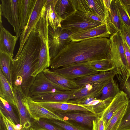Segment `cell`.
Instances as JSON below:
<instances>
[{"instance_id":"6da1fadb","label":"cell","mask_w":130,"mask_h":130,"mask_svg":"<svg viewBox=\"0 0 130 130\" xmlns=\"http://www.w3.org/2000/svg\"><path fill=\"white\" fill-rule=\"evenodd\" d=\"M111 59L109 39L94 38L71 41L51 60V70L93 60Z\"/></svg>"},{"instance_id":"7a4b0ae2","label":"cell","mask_w":130,"mask_h":130,"mask_svg":"<svg viewBox=\"0 0 130 130\" xmlns=\"http://www.w3.org/2000/svg\"><path fill=\"white\" fill-rule=\"evenodd\" d=\"M41 41L35 28L31 31L20 52L13 58L12 87H20L27 98L35 78L31 75L38 63Z\"/></svg>"},{"instance_id":"3957f363","label":"cell","mask_w":130,"mask_h":130,"mask_svg":"<svg viewBox=\"0 0 130 130\" xmlns=\"http://www.w3.org/2000/svg\"><path fill=\"white\" fill-rule=\"evenodd\" d=\"M110 46L111 59L118 78L124 79L130 76L125 57L124 40L120 31L111 35L109 38Z\"/></svg>"},{"instance_id":"277c9868","label":"cell","mask_w":130,"mask_h":130,"mask_svg":"<svg viewBox=\"0 0 130 130\" xmlns=\"http://www.w3.org/2000/svg\"><path fill=\"white\" fill-rule=\"evenodd\" d=\"M71 31L61 27L54 30L50 26L48 28V43L51 59L55 57L72 41Z\"/></svg>"},{"instance_id":"5b68a950","label":"cell","mask_w":130,"mask_h":130,"mask_svg":"<svg viewBox=\"0 0 130 130\" xmlns=\"http://www.w3.org/2000/svg\"><path fill=\"white\" fill-rule=\"evenodd\" d=\"M102 23L88 17L86 13L76 10L72 14L62 20L60 25L62 28L69 30L73 34L95 27Z\"/></svg>"},{"instance_id":"8992f818","label":"cell","mask_w":130,"mask_h":130,"mask_svg":"<svg viewBox=\"0 0 130 130\" xmlns=\"http://www.w3.org/2000/svg\"><path fill=\"white\" fill-rule=\"evenodd\" d=\"M63 121L92 130L93 121L97 115L91 111H73L55 113Z\"/></svg>"},{"instance_id":"52a82bcc","label":"cell","mask_w":130,"mask_h":130,"mask_svg":"<svg viewBox=\"0 0 130 130\" xmlns=\"http://www.w3.org/2000/svg\"><path fill=\"white\" fill-rule=\"evenodd\" d=\"M0 11L13 26L14 31L18 37L22 32L19 24L18 9V0H1Z\"/></svg>"},{"instance_id":"ba28073f","label":"cell","mask_w":130,"mask_h":130,"mask_svg":"<svg viewBox=\"0 0 130 130\" xmlns=\"http://www.w3.org/2000/svg\"><path fill=\"white\" fill-rule=\"evenodd\" d=\"M66 90H68L53 82L42 72L36 76L30 89L29 97L49 92Z\"/></svg>"},{"instance_id":"9c48e42d","label":"cell","mask_w":130,"mask_h":130,"mask_svg":"<svg viewBox=\"0 0 130 130\" xmlns=\"http://www.w3.org/2000/svg\"><path fill=\"white\" fill-rule=\"evenodd\" d=\"M51 70L68 79L73 80L100 72L82 63Z\"/></svg>"},{"instance_id":"30bf717a","label":"cell","mask_w":130,"mask_h":130,"mask_svg":"<svg viewBox=\"0 0 130 130\" xmlns=\"http://www.w3.org/2000/svg\"><path fill=\"white\" fill-rule=\"evenodd\" d=\"M23 103L30 117L34 120L44 119L63 121L56 114L41 106L33 101L30 97H25Z\"/></svg>"},{"instance_id":"8fae6325","label":"cell","mask_w":130,"mask_h":130,"mask_svg":"<svg viewBox=\"0 0 130 130\" xmlns=\"http://www.w3.org/2000/svg\"><path fill=\"white\" fill-rule=\"evenodd\" d=\"M46 0H36L33 11L25 28L22 31L19 37L20 46L17 53H20L27 40L30 34L35 27L41 17L42 8Z\"/></svg>"},{"instance_id":"7c38bea8","label":"cell","mask_w":130,"mask_h":130,"mask_svg":"<svg viewBox=\"0 0 130 130\" xmlns=\"http://www.w3.org/2000/svg\"><path fill=\"white\" fill-rule=\"evenodd\" d=\"M76 10L93 13L106 18L108 11L103 0H72Z\"/></svg>"},{"instance_id":"4fadbf2b","label":"cell","mask_w":130,"mask_h":130,"mask_svg":"<svg viewBox=\"0 0 130 130\" xmlns=\"http://www.w3.org/2000/svg\"><path fill=\"white\" fill-rule=\"evenodd\" d=\"M111 35L105 22L95 27L73 33L70 38L72 41H79L94 38H109Z\"/></svg>"},{"instance_id":"5bb4252c","label":"cell","mask_w":130,"mask_h":130,"mask_svg":"<svg viewBox=\"0 0 130 130\" xmlns=\"http://www.w3.org/2000/svg\"><path fill=\"white\" fill-rule=\"evenodd\" d=\"M111 80L82 86L75 90L70 100L87 98L99 99L103 88Z\"/></svg>"},{"instance_id":"9a60e30c","label":"cell","mask_w":130,"mask_h":130,"mask_svg":"<svg viewBox=\"0 0 130 130\" xmlns=\"http://www.w3.org/2000/svg\"><path fill=\"white\" fill-rule=\"evenodd\" d=\"M15 105V107L18 112L20 123L25 129H28L31 126V123L28 118V112L24 105L23 100L26 97L20 87H12Z\"/></svg>"},{"instance_id":"2e32d148","label":"cell","mask_w":130,"mask_h":130,"mask_svg":"<svg viewBox=\"0 0 130 130\" xmlns=\"http://www.w3.org/2000/svg\"><path fill=\"white\" fill-rule=\"evenodd\" d=\"M57 0H46L42 8L41 17L44 19L48 26L54 30L61 27L62 20L56 13L55 6Z\"/></svg>"},{"instance_id":"e0dca14e","label":"cell","mask_w":130,"mask_h":130,"mask_svg":"<svg viewBox=\"0 0 130 130\" xmlns=\"http://www.w3.org/2000/svg\"><path fill=\"white\" fill-rule=\"evenodd\" d=\"M75 90L51 92L30 97L37 102H67L71 100Z\"/></svg>"},{"instance_id":"ac0fdd59","label":"cell","mask_w":130,"mask_h":130,"mask_svg":"<svg viewBox=\"0 0 130 130\" xmlns=\"http://www.w3.org/2000/svg\"><path fill=\"white\" fill-rule=\"evenodd\" d=\"M105 22L109 32L111 35L117 31L121 32L123 27L122 22L119 16L115 0H112L110 9L105 19Z\"/></svg>"},{"instance_id":"d6986e66","label":"cell","mask_w":130,"mask_h":130,"mask_svg":"<svg viewBox=\"0 0 130 130\" xmlns=\"http://www.w3.org/2000/svg\"><path fill=\"white\" fill-rule=\"evenodd\" d=\"M129 99L127 94L123 91H121L114 98L102 114L105 127L113 115L123 106L126 104Z\"/></svg>"},{"instance_id":"ffe728a7","label":"cell","mask_w":130,"mask_h":130,"mask_svg":"<svg viewBox=\"0 0 130 130\" xmlns=\"http://www.w3.org/2000/svg\"><path fill=\"white\" fill-rule=\"evenodd\" d=\"M37 102L42 107L54 113L73 111H91L83 106L68 102Z\"/></svg>"},{"instance_id":"44dd1931","label":"cell","mask_w":130,"mask_h":130,"mask_svg":"<svg viewBox=\"0 0 130 130\" xmlns=\"http://www.w3.org/2000/svg\"><path fill=\"white\" fill-rule=\"evenodd\" d=\"M0 51L7 53L12 57L18 37L13 36L0 23Z\"/></svg>"},{"instance_id":"7402d4cb","label":"cell","mask_w":130,"mask_h":130,"mask_svg":"<svg viewBox=\"0 0 130 130\" xmlns=\"http://www.w3.org/2000/svg\"><path fill=\"white\" fill-rule=\"evenodd\" d=\"M36 2V0H18L19 20L21 30L25 29L26 26Z\"/></svg>"},{"instance_id":"603a6c76","label":"cell","mask_w":130,"mask_h":130,"mask_svg":"<svg viewBox=\"0 0 130 130\" xmlns=\"http://www.w3.org/2000/svg\"><path fill=\"white\" fill-rule=\"evenodd\" d=\"M114 70L100 72L98 73L75 79L74 81L78 85L82 86L88 84L103 82L114 78L116 75Z\"/></svg>"},{"instance_id":"cb8c5ba5","label":"cell","mask_w":130,"mask_h":130,"mask_svg":"<svg viewBox=\"0 0 130 130\" xmlns=\"http://www.w3.org/2000/svg\"><path fill=\"white\" fill-rule=\"evenodd\" d=\"M43 72L52 81L67 90L76 89L81 87L77 84L74 80L68 79L48 68L45 69Z\"/></svg>"},{"instance_id":"d4e9b609","label":"cell","mask_w":130,"mask_h":130,"mask_svg":"<svg viewBox=\"0 0 130 130\" xmlns=\"http://www.w3.org/2000/svg\"><path fill=\"white\" fill-rule=\"evenodd\" d=\"M0 96L15 107V103L12 87L0 70Z\"/></svg>"},{"instance_id":"484cf974","label":"cell","mask_w":130,"mask_h":130,"mask_svg":"<svg viewBox=\"0 0 130 130\" xmlns=\"http://www.w3.org/2000/svg\"><path fill=\"white\" fill-rule=\"evenodd\" d=\"M13 58L7 53L0 51V70L12 86V72Z\"/></svg>"},{"instance_id":"4316f807","label":"cell","mask_w":130,"mask_h":130,"mask_svg":"<svg viewBox=\"0 0 130 130\" xmlns=\"http://www.w3.org/2000/svg\"><path fill=\"white\" fill-rule=\"evenodd\" d=\"M55 9L57 13L62 20L76 10L72 0H57Z\"/></svg>"},{"instance_id":"83f0119b","label":"cell","mask_w":130,"mask_h":130,"mask_svg":"<svg viewBox=\"0 0 130 130\" xmlns=\"http://www.w3.org/2000/svg\"><path fill=\"white\" fill-rule=\"evenodd\" d=\"M81 63L99 72L112 71L114 69L112 62L110 59L93 60Z\"/></svg>"},{"instance_id":"f1b7e54d","label":"cell","mask_w":130,"mask_h":130,"mask_svg":"<svg viewBox=\"0 0 130 130\" xmlns=\"http://www.w3.org/2000/svg\"><path fill=\"white\" fill-rule=\"evenodd\" d=\"M120 91L118 85L112 79L103 88L99 99L102 100L109 98L113 99Z\"/></svg>"},{"instance_id":"f546056e","label":"cell","mask_w":130,"mask_h":130,"mask_svg":"<svg viewBox=\"0 0 130 130\" xmlns=\"http://www.w3.org/2000/svg\"><path fill=\"white\" fill-rule=\"evenodd\" d=\"M127 103L117 111L112 116L105 130H118L127 108Z\"/></svg>"},{"instance_id":"4dcf8cb0","label":"cell","mask_w":130,"mask_h":130,"mask_svg":"<svg viewBox=\"0 0 130 130\" xmlns=\"http://www.w3.org/2000/svg\"><path fill=\"white\" fill-rule=\"evenodd\" d=\"M0 111L15 124L20 123V120L14 111L13 106L2 98L0 97Z\"/></svg>"},{"instance_id":"1f68e13d","label":"cell","mask_w":130,"mask_h":130,"mask_svg":"<svg viewBox=\"0 0 130 130\" xmlns=\"http://www.w3.org/2000/svg\"><path fill=\"white\" fill-rule=\"evenodd\" d=\"M113 99L112 98H109L102 100L96 104L88 107V108L97 115H102L109 105Z\"/></svg>"},{"instance_id":"d6a6232c","label":"cell","mask_w":130,"mask_h":130,"mask_svg":"<svg viewBox=\"0 0 130 130\" xmlns=\"http://www.w3.org/2000/svg\"><path fill=\"white\" fill-rule=\"evenodd\" d=\"M102 100L96 98H87L82 99L71 100L67 102L83 106L88 108L94 105Z\"/></svg>"},{"instance_id":"836d02e7","label":"cell","mask_w":130,"mask_h":130,"mask_svg":"<svg viewBox=\"0 0 130 130\" xmlns=\"http://www.w3.org/2000/svg\"><path fill=\"white\" fill-rule=\"evenodd\" d=\"M36 130H65L52 123L40 119L34 120Z\"/></svg>"},{"instance_id":"e575fe53","label":"cell","mask_w":130,"mask_h":130,"mask_svg":"<svg viewBox=\"0 0 130 130\" xmlns=\"http://www.w3.org/2000/svg\"><path fill=\"white\" fill-rule=\"evenodd\" d=\"M49 122L65 130H89L77 125L63 121L49 120Z\"/></svg>"},{"instance_id":"d590c367","label":"cell","mask_w":130,"mask_h":130,"mask_svg":"<svg viewBox=\"0 0 130 130\" xmlns=\"http://www.w3.org/2000/svg\"><path fill=\"white\" fill-rule=\"evenodd\" d=\"M130 130V99L127 103V108L118 130Z\"/></svg>"},{"instance_id":"8d00e7d4","label":"cell","mask_w":130,"mask_h":130,"mask_svg":"<svg viewBox=\"0 0 130 130\" xmlns=\"http://www.w3.org/2000/svg\"><path fill=\"white\" fill-rule=\"evenodd\" d=\"M120 19L124 23L130 27V20L120 0H115Z\"/></svg>"},{"instance_id":"74e56055","label":"cell","mask_w":130,"mask_h":130,"mask_svg":"<svg viewBox=\"0 0 130 130\" xmlns=\"http://www.w3.org/2000/svg\"><path fill=\"white\" fill-rule=\"evenodd\" d=\"M105 126L102 115H97L93 121L92 130H105Z\"/></svg>"},{"instance_id":"f35d334b","label":"cell","mask_w":130,"mask_h":130,"mask_svg":"<svg viewBox=\"0 0 130 130\" xmlns=\"http://www.w3.org/2000/svg\"><path fill=\"white\" fill-rule=\"evenodd\" d=\"M122 23V29L121 33L124 41L130 48V27Z\"/></svg>"},{"instance_id":"ab89813d","label":"cell","mask_w":130,"mask_h":130,"mask_svg":"<svg viewBox=\"0 0 130 130\" xmlns=\"http://www.w3.org/2000/svg\"><path fill=\"white\" fill-rule=\"evenodd\" d=\"M86 16L95 21L101 23L105 22V18L95 13L88 12L86 14Z\"/></svg>"},{"instance_id":"60d3db41","label":"cell","mask_w":130,"mask_h":130,"mask_svg":"<svg viewBox=\"0 0 130 130\" xmlns=\"http://www.w3.org/2000/svg\"><path fill=\"white\" fill-rule=\"evenodd\" d=\"M0 115L4 124L7 130H15L7 118L1 111Z\"/></svg>"},{"instance_id":"b9f144b4","label":"cell","mask_w":130,"mask_h":130,"mask_svg":"<svg viewBox=\"0 0 130 130\" xmlns=\"http://www.w3.org/2000/svg\"><path fill=\"white\" fill-rule=\"evenodd\" d=\"M125 54L128 67L130 71V48L124 41Z\"/></svg>"},{"instance_id":"7bdbcfd3","label":"cell","mask_w":130,"mask_h":130,"mask_svg":"<svg viewBox=\"0 0 130 130\" xmlns=\"http://www.w3.org/2000/svg\"><path fill=\"white\" fill-rule=\"evenodd\" d=\"M127 96L130 98V76L122 86Z\"/></svg>"},{"instance_id":"ee69618b","label":"cell","mask_w":130,"mask_h":130,"mask_svg":"<svg viewBox=\"0 0 130 130\" xmlns=\"http://www.w3.org/2000/svg\"><path fill=\"white\" fill-rule=\"evenodd\" d=\"M112 1V0H103L105 6L108 12L110 10Z\"/></svg>"},{"instance_id":"f6af8a7d","label":"cell","mask_w":130,"mask_h":130,"mask_svg":"<svg viewBox=\"0 0 130 130\" xmlns=\"http://www.w3.org/2000/svg\"><path fill=\"white\" fill-rule=\"evenodd\" d=\"M122 5L130 20V6Z\"/></svg>"},{"instance_id":"bcb514c9","label":"cell","mask_w":130,"mask_h":130,"mask_svg":"<svg viewBox=\"0 0 130 130\" xmlns=\"http://www.w3.org/2000/svg\"><path fill=\"white\" fill-rule=\"evenodd\" d=\"M120 0L123 5L130 6V0Z\"/></svg>"},{"instance_id":"7dc6e473","label":"cell","mask_w":130,"mask_h":130,"mask_svg":"<svg viewBox=\"0 0 130 130\" xmlns=\"http://www.w3.org/2000/svg\"><path fill=\"white\" fill-rule=\"evenodd\" d=\"M28 130H36V129L33 128L31 127Z\"/></svg>"},{"instance_id":"c3c4849f","label":"cell","mask_w":130,"mask_h":130,"mask_svg":"<svg viewBox=\"0 0 130 130\" xmlns=\"http://www.w3.org/2000/svg\"><path fill=\"white\" fill-rule=\"evenodd\" d=\"M0 130H2L1 129H0Z\"/></svg>"},{"instance_id":"681fc988","label":"cell","mask_w":130,"mask_h":130,"mask_svg":"<svg viewBox=\"0 0 130 130\" xmlns=\"http://www.w3.org/2000/svg\"></svg>"}]
</instances>
